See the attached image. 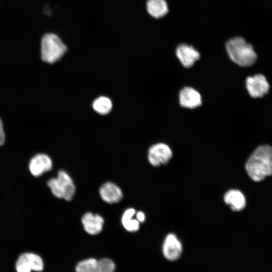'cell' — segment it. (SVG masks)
I'll return each mask as SVG.
<instances>
[{
	"instance_id": "obj_3",
	"label": "cell",
	"mask_w": 272,
	"mask_h": 272,
	"mask_svg": "<svg viewBox=\"0 0 272 272\" xmlns=\"http://www.w3.org/2000/svg\"><path fill=\"white\" fill-rule=\"evenodd\" d=\"M67 50L61 39L54 33L43 35L41 42V53L42 60L49 63L59 60Z\"/></svg>"
},
{
	"instance_id": "obj_1",
	"label": "cell",
	"mask_w": 272,
	"mask_h": 272,
	"mask_svg": "<svg viewBox=\"0 0 272 272\" xmlns=\"http://www.w3.org/2000/svg\"><path fill=\"white\" fill-rule=\"evenodd\" d=\"M245 169L250 178L256 182L272 175V147H258L248 158Z\"/></svg>"
},
{
	"instance_id": "obj_12",
	"label": "cell",
	"mask_w": 272,
	"mask_h": 272,
	"mask_svg": "<svg viewBox=\"0 0 272 272\" xmlns=\"http://www.w3.org/2000/svg\"><path fill=\"white\" fill-rule=\"evenodd\" d=\"M99 193L102 199L109 203H117L122 198L121 189L111 182H107L102 185Z\"/></svg>"
},
{
	"instance_id": "obj_8",
	"label": "cell",
	"mask_w": 272,
	"mask_h": 272,
	"mask_svg": "<svg viewBox=\"0 0 272 272\" xmlns=\"http://www.w3.org/2000/svg\"><path fill=\"white\" fill-rule=\"evenodd\" d=\"M182 252V245L177 236L172 233L165 237L162 246V252L165 258L170 261L178 259Z\"/></svg>"
},
{
	"instance_id": "obj_21",
	"label": "cell",
	"mask_w": 272,
	"mask_h": 272,
	"mask_svg": "<svg viewBox=\"0 0 272 272\" xmlns=\"http://www.w3.org/2000/svg\"><path fill=\"white\" fill-rule=\"evenodd\" d=\"M137 219L139 222H143L145 220V215L144 213L141 211H139L137 213Z\"/></svg>"
},
{
	"instance_id": "obj_18",
	"label": "cell",
	"mask_w": 272,
	"mask_h": 272,
	"mask_svg": "<svg viewBox=\"0 0 272 272\" xmlns=\"http://www.w3.org/2000/svg\"><path fill=\"white\" fill-rule=\"evenodd\" d=\"M97 260L88 258L80 261L76 266V272H93L96 268Z\"/></svg>"
},
{
	"instance_id": "obj_2",
	"label": "cell",
	"mask_w": 272,
	"mask_h": 272,
	"mask_svg": "<svg viewBox=\"0 0 272 272\" xmlns=\"http://www.w3.org/2000/svg\"><path fill=\"white\" fill-rule=\"evenodd\" d=\"M226 49L231 60L241 66H249L256 61L257 56L253 46L242 37L229 40Z\"/></svg>"
},
{
	"instance_id": "obj_17",
	"label": "cell",
	"mask_w": 272,
	"mask_h": 272,
	"mask_svg": "<svg viewBox=\"0 0 272 272\" xmlns=\"http://www.w3.org/2000/svg\"><path fill=\"white\" fill-rule=\"evenodd\" d=\"M93 108L97 113L106 114L111 110L112 103L109 98L101 96L94 100L93 103Z\"/></svg>"
},
{
	"instance_id": "obj_22",
	"label": "cell",
	"mask_w": 272,
	"mask_h": 272,
	"mask_svg": "<svg viewBox=\"0 0 272 272\" xmlns=\"http://www.w3.org/2000/svg\"><path fill=\"white\" fill-rule=\"evenodd\" d=\"M93 272H102V271H101V270H100L99 269H98L97 268V267H96V269H95Z\"/></svg>"
},
{
	"instance_id": "obj_14",
	"label": "cell",
	"mask_w": 272,
	"mask_h": 272,
	"mask_svg": "<svg viewBox=\"0 0 272 272\" xmlns=\"http://www.w3.org/2000/svg\"><path fill=\"white\" fill-rule=\"evenodd\" d=\"M224 200L234 211H241L246 206L245 196L242 192L237 189H231L227 191L224 195Z\"/></svg>"
},
{
	"instance_id": "obj_4",
	"label": "cell",
	"mask_w": 272,
	"mask_h": 272,
	"mask_svg": "<svg viewBox=\"0 0 272 272\" xmlns=\"http://www.w3.org/2000/svg\"><path fill=\"white\" fill-rule=\"evenodd\" d=\"M47 184L53 194L58 198L70 201L75 194L76 187L73 181L63 170L58 172L56 178L49 179Z\"/></svg>"
},
{
	"instance_id": "obj_5",
	"label": "cell",
	"mask_w": 272,
	"mask_h": 272,
	"mask_svg": "<svg viewBox=\"0 0 272 272\" xmlns=\"http://www.w3.org/2000/svg\"><path fill=\"white\" fill-rule=\"evenodd\" d=\"M246 87L250 96L254 98L263 97L268 92L270 88L266 78L261 74L247 77Z\"/></svg>"
},
{
	"instance_id": "obj_7",
	"label": "cell",
	"mask_w": 272,
	"mask_h": 272,
	"mask_svg": "<svg viewBox=\"0 0 272 272\" xmlns=\"http://www.w3.org/2000/svg\"><path fill=\"white\" fill-rule=\"evenodd\" d=\"M44 264L42 258L32 253H25L19 257L16 264L17 272H31L42 271Z\"/></svg>"
},
{
	"instance_id": "obj_19",
	"label": "cell",
	"mask_w": 272,
	"mask_h": 272,
	"mask_svg": "<svg viewBox=\"0 0 272 272\" xmlns=\"http://www.w3.org/2000/svg\"><path fill=\"white\" fill-rule=\"evenodd\" d=\"M97 268L102 272H114L115 264L112 260L104 258L97 260Z\"/></svg>"
},
{
	"instance_id": "obj_11",
	"label": "cell",
	"mask_w": 272,
	"mask_h": 272,
	"mask_svg": "<svg viewBox=\"0 0 272 272\" xmlns=\"http://www.w3.org/2000/svg\"><path fill=\"white\" fill-rule=\"evenodd\" d=\"M179 99L180 105L187 108H196L202 103L201 97L199 92L189 87H185L181 90Z\"/></svg>"
},
{
	"instance_id": "obj_15",
	"label": "cell",
	"mask_w": 272,
	"mask_h": 272,
	"mask_svg": "<svg viewBox=\"0 0 272 272\" xmlns=\"http://www.w3.org/2000/svg\"><path fill=\"white\" fill-rule=\"evenodd\" d=\"M146 6L149 15L156 19L165 16L169 11L168 5L165 0H148Z\"/></svg>"
},
{
	"instance_id": "obj_16",
	"label": "cell",
	"mask_w": 272,
	"mask_h": 272,
	"mask_svg": "<svg viewBox=\"0 0 272 272\" xmlns=\"http://www.w3.org/2000/svg\"><path fill=\"white\" fill-rule=\"evenodd\" d=\"M135 214V210L129 208L125 210L122 215V224L123 227L129 232H135L139 229L140 222L138 220L132 219Z\"/></svg>"
},
{
	"instance_id": "obj_20",
	"label": "cell",
	"mask_w": 272,
	"mask_h": 272,
	"mask_svg": "<svg viewBox=\"0 0 272 272\" xmlns=\"http://www.w3.org/2000/svg\"><path fill=\"white\" fill-rule=\"evenodd\" d=\"M5 135L3 129V123L0 119V146L3 145L5 143Z\"/></svg>"
},
{
	"instance_id": "obj_9",
	"label": "cell",
	"mask_w": 272,
	"mask_h": 272,
	"mask_svg": "<svg viewBox=\"0 0 272 272\" xmlns=\"http://www.w3.org/2000/svg\"><path fill=\"white\" fill-rule=\"evenodd\" d=\"M176 55L185 67L192 66L200 58L199 52L193 46L186 44H180L177 47Z\"/></svg>"
},
{
	"instance_id": "obj_13",
	"label": "cell",
	"mask_w": 272,
	"mask_h": 272,
	"mask_svg": "<svg viewBox=\"0 0 272 272\" xmlns=\"http://www.w3.org/2000/svg\"><path fill=\"white\" fill-rule=\"evenodd\" d=\"M82 223L87 233L91 235H96L102 231L104 220L99 215L87 213L82 217Z\"/></svg>"
},
{
	"instance_id": "obj_10",
	"label": "cell",
	"mask_w": 272,
	"mask_h": 272,
	"mask_svg": "<svg viewBox=\"0 0 272 272\" xmlns=\"http://www.w3.org/2000/svg\"><path fill=\"white\" fill-rule=\"evenodd\" d=\"M52 167L51 159L44 154H38L34 156L31 159L29 165L31 173L35 177H38L50 170Z\"/></svg>"
},
{
	"instance_id": "obj_6",
	"label": "cell",
	"mask_w": 272,
	"mask_h": 272,
	"mask_svg": "<svg viewBox=\"0 0 272 272\" xmlns=\"http://www.w3.org/2000/svg\"><path fill=\"white\" fill-rule=\"evenodd\" d=\"M172 157L171 149L164 143H158L153 145L148 151V160L152 165L156 167L167 164Z\"/></svg>"
}]
</instances>
